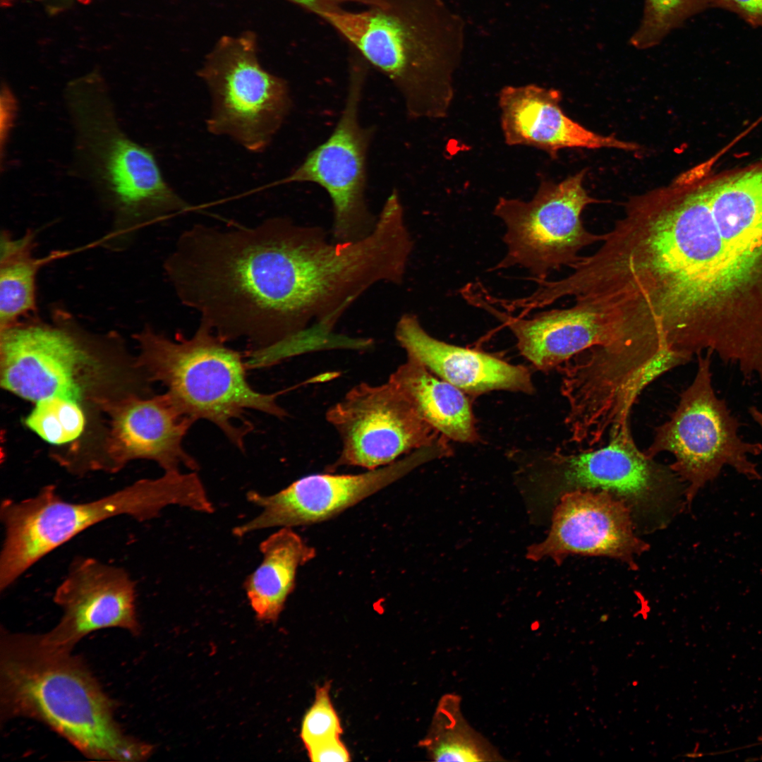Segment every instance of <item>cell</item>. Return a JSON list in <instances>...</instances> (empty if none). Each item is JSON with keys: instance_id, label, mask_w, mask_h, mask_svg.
<instances>
[{"instance_id": "cell-1", "label": "cell", "mask_w": 762, "mask_h": 762, "mask_svg": "<svg viewBox=\"0 0 762 762\" xmlns=\"http://www.w3.org/2000/svg\"><path fill=\"white\" fill-rule=\"evenodd\" d=\"M40 635L1 633V718L26 717L94 760L142 761L152 746L126 734L114 704L84 662Z\"/></svg>"}, {"instance_id": "cell-2", "label": "cell", "mask_w": 762, "mask_h": 762, "mask_svg": "<svg viewBox=\"0 0 762 762\" xmlns=\"http://www.w3.org/2000/svg\"><path fill=\"white\" fill-rule=\"evenodd\" d=\"M325 19L402 97L412 119L444 116L452 97V75L464 44V23L442 0H360Z\"/></svg>"}, {"instance_id": "cell-3", "label": "cell", "mask_w": 762, "mask_h": 762, "mask_svg": "<svg viewBox=\"0 0 762 762\" xmlns=\"http://www.w3.org/2000/svg\"><path fill=\"white\" fill-rule=\"evenodd\" d=\"M64 97L74 130L77 170L113 215L105 245L122 248L144 226L192 210L164 179L153 152L122 129L101 80L92 75L75 80Z\"/></svg>"}, {"instance_id": "cell-4", "label": "cell", "mask_w": 762, "mask_h": 762, "mask_svg": "<svg viewBox=\"0 0 762 762\" xmlns=\"http://www.w3.org/2000/svg\"><path fill=\"white\" fill-rule=\"evenodd\" d=\"M169 505L206 512L210 500L195 472L165 471L141 479L97 500H64L56 487H43L34 497L5 499L0 507L4 540L0 555V590H6L28 569L71 539L104 520L128 516L144 521Z\"/></svg>"}, {"instance_id": "cell-5", "label": "cell", "mask_w": 762, "mask_h": 762, "mask_svg": "<svg viewBox=\"0 0 762 762\" xmlns=\"http://www.w3.org/2000/svg\"><path fill=\"white\" fill-rule=\"evenodd\" d=\"M134 339L140 350L137 366L151 380L163 384L185 414L214 424L241 450L253 430L248 411L277 418L287 415L277 404V394L251 387L245 356L202 322L190 337L180 332L169 338L146 326Z\"/></svg>"}, {"instance_id": "cell-6", "label": "cell", "mask_w": 762, "mask_h": 762, "mask_svg": "<svg viewBox=\"0 0 762 762\" xmlns=\"http://www.w3.org/2000/svg\"><path fill=\"white\" fill-rule=\"evenodd\" d=\"M710 351L698 353L697 370L683 392L676 410L656 428L653 441L644 452L653 459L663 452L675 461L670 469L685 485V502H692L698 491L713 481L727 466L749 480L761 478L751 459L762 453V444L744 440L741 425L712 382Z\"/></svg>"}, {"instance_id": "cell-7", "label": "cell", "mask_w": 762, "mask_h": 762, "mask_svg": "<svg viewBox=\"0 0 762 762\" xmlns=\"http://www.w3.org/2000/svg\"><path fill=\"white\" fill-rule=\"evenodd\" d=\"M257 51L253 33L225 36L198 72L211 99L208 132L252 152L270 146L293 105L287 82L261 66Z\"/></svg>"}, {"instance_id": "cell-8", "label": "cell", "mask_w": 762, "mask_h": 762, "mask_svg": "<svg viewBox=\"0 0 762 762\" xmlns=\"http://www.w3.org/2000/svg\"><path fill=\"white\" fill-rule=\"evenodd\" d=\"M586 170L559 183L542 181L530 201L500 198L494 214L506 226V255L496 269L519 266L536 281L546 280L553 271L572 267L586 247L601 242L603 234L588 230L582 213L600 201L583 186Z\"/></svg>"}, {"instance_id": "cell-9", "label": "cell", "mask_w": 762, "mask_h": 762, "mask_svg": "<svg viewBox=\"0 0 762 762\" xmlns=\"http://www.w3.org/2000/svg\"><path fill=\"white\" fill-rule=\"evenodd\" d=\"M365 75L361 66H352L344 105L331 134L287 176L272 184L312 183L322 188L332 202V232L337 243L365 238L377 219L365 198L368 154L375 129L364 126L359 118Z\"/></svg>"}, {"instance_id": "cell-10", "label": "cell", "mask_w": 762, "mask_h": 762, "mask_svg": "<svg viewBox=\"0 0 762 762\" xmlns=\"http://www.w3.org/2000/svg\"><path fill=\"white\" fill-rule=\"evenodd\" d=\"M609 438L607 445L596 449L557 452L550 456L545 480L549 499L559 500L576 490L606 491L623 500L634 517L658 515L684 495L679 492L683 483L670 468L638 449L629 425Z\"/></svg>"}, {"instance_id": "cell-11", "label": "cell", "mask_w": 762, "mask_h": 762, "mask_svg": "<svg viewBox=\"0 0 762 762\" xmlns=\"http://www.w3.org/2000/svg\"><path fill=\"white\" fill-rule=\"evenodd\" d=\"M326 419L341 443L332 468L353 466L375 469L444 442L389 381L356 385L329 408Z\"/></svg>"}, {"instance_id": "cell-12", "label": "cell", "mask_w": 762, "mask_h": 762, "mask_svg": "<svg viewBox=\"0 0 762 762\" xmlns=\"http://www.w3.org/2000/svg\"><path fill=\"white\" fill-rule=\"evenodd\" d=\"M51 322L38 315L1 330V385L25 399L78 401L91 356L69 312L55 308Z\"/></svg>"}, {"instance_id": "cell-13", "label": "cell", "mask_w": 762, "mask_h": 762, "mask_svg": "<svg viewBox=\"0 0 762 762\" xmlns=\"http://www.w3.org/2000/svg\"><path fill=\"white\" fill-rule=\"evenodd\" d=\"M558 500L547 537L528 548V559L548 557L560 565L572 555L607 557L637 569L635 559L650 546L636 535L631 510L623 500L590 490L567 492Z\"/></svg>"}, {"instance_id": "cell-14", "label": "cell", "mask_w": 762, "mask_h": 762, "mask_svg": "<svg viewBox=\"0 0 762 762\" xmlns=\"http://www.w3.org/2000/svg\"><path fill=\"white\" fill-rule=\"evenodd\" d=\"M431 459H433V451L423 448L390 464L358 474H311L270 495L249 491L248 501L260 507L261 512L235 527L233 533L240 537L267 528H291L322 521Z\"/></svg>"}, {"instance_id": "cell-15", "label": "cell", "mask_w": 762, "mask_h": 762, "mask_svg": "<svg viewBox=\"0 0 762 762\" xmlns=\"http://www.w3.org/2000/svg\"><path fill=\"white\" fill-rule=\"evenodd\" d=\"M54 601L63 610L57 625L40 635L46 644L71 651L95 631L117 627L136 634L135 582L122 567L87 557L75 558L56 588Z\"/></svg>"}, {"instance_id": "cell-16", "label": "cell", "mask_w": 762, "mask_h": 762, "mask_svg": "<svg viewBox=\"0 0 762 762\" xmlns=\"http://www.w3.org/2000/svg\"><path fill=\"white\" fill-rule=\"evenodd\" d=\"M98 402L110 419L104 469L117 471L135 459L153 461L164 471H178L181 466L198 469L182 444L195 421L167 393Z\"/></svg>"}, {"instance_id": "cell-17", "label": "cell", "mask_w": 762, "mask_h": 762, "mask_svg": "<svg viewBox=\"0 0 762 762\" xmlns=\"http://www.w3.org/2000/svg\"><path fill=\"white\" fill-rule=\"evenodd\" d=\"M505 143L542 150L552 157L564 148H615L634 151V143L593 132L562 110L560 92L536 85L506 86L499 94Z\"/></svg>"}, {"instance_id": "cell-18", "label": "cell", "mask_w": 762, "mask_h": 762, "mask_svg": "<svg viewBox=\"0 0 762 762\" xmlns=\"http://www.w3.org/2000/svg\"><path fill=\"white\" fill-rule=\"evenodd\" d=\"M396 340L412 357L460 390L478 395L492 390L531 394L529 371L487 353L440 341L429 334L418 317L406 313L397 322Z\"/></svg>"}, {"instance_id": "cell-19", "label": "cell", "mask_w": 762, "mask_h": 762, "mask_svg": "<svg viewBox=\"0 0 762 762\" xmlns=\"http://www.w3.org/2000/svg\"><path fill=\"white\" fill-rule=\"evenodd\" d=\"M475 304L506 325L516 337L521 353L540 370L559 367L583 351L607 344V334L599 317L576 304L541 312L530 318L501 313L480 298Z\"/></svg>"}, {"instance_id": "cell-20", "label": "cell", "mask_w": 762, "mask_h": 762, "mask_svg": "<svg viewBox=\"0 0 762 762\" xmlns=\"http://www.w3.org/2000/svg\"><path fill=\"white\" fill-rule=\"evenodd\" d=\"M388 381L440 435L461 442L478 440L471 404L464 392L437 378L416 359L407 356Z\"/></svg>"}, {"instance_id": "cell-21", "label": "cell", "mask_w": 762, "mask_h": 762, "mask_svg": "<svg viewBox=\"0 0 762 762\" xmlns=\"http://www.w3.org/2000/svg\"><path fill=\"white\" fill-rule=\"evenodd\" d=\"M263 560L246 580L245 589L257 617L275 621L292 592L298 568L315 556L291 527H282L260 544Z\"/></svg>"}, {"instance_id": "cell-22", "label": "cell", "mask_w": 762, "mask_h": 762, "mask_svg": "<svg viewBox=\"0 0 762 762\" xmlns=\"http://www.w3.org/2000/svg\"><path fill=\"white\" fill-rule=\"evenodd\" d=\"M36 233L28 229L15 238L6 230L0 241V329L37 316L36 279L42 266L68 255L56 251L44 258L35 255Z\"/></svg>"}, {"instance_id": "cell-23", "label": "cell", "mask_w": 762, "mask_h": 762, "mask_svg": "<svg viewBox=\"0 0 762 762\" xmlns=\"http://www.w3.org/2000/svg\"><path fill=\"white\" fill-rule=\"evenodd\" d=\"M422 746L436 761H490L499 756L465 720L460 698L454 694H446L440 699Z\"/></svg>"}, {"instance_id": "cell-24", "label": "cell", "mask_w": 762, "mask_h": 762, "mask_svg": "<svg viewBox=\"0 0 762 762\" xmlns=\"http://www.w3.org/2000/svg\"><path fill=\"white\" fill-rule=\"evenodd\" d=\"M373 340L337 334L328 329L315 326L290 338L245 354L248 368H267L291 356L311 351L332 348L368 349Z\"/></svg>"}, {"instance_id": "cell-25", "label": "cell", "mask_w": 762, "mask_h": 762, "mask_svg": "<svg viewBox=\"0 0 762 762\" xmlns=\"http://www.w3.org/2000/svg\"><path fill=\"white\" fill-rule=\"evenodd\" d=\"M714 0H645L642 19L631 45L646 49L659 44L689 18L713 6Z\"/></svg>"}, {"instance_id": "cell-26", "label": "cell", "mask_w": 762, "mask_h": 762, "mask_svg": "<svg viewBox=\"0 0 762 762\" xmlns=\"http://www.w3.org/2000/svg\"><path fill=\"white\" fill-rule=\"evenodd\" d=\"M25 423L45 441L61 445L79 437L85 417L77 401L54 397L37 401Z\"/></svg>"}, {"instance_id": "cell-27", "label": "cell", "mask_w": 762, "mask_h": 762, "mask_svg": "<svg viewBox=\"0 0 762 762\" xmlns=\"http://www.w3.org/2000/svg\"><path fill=\"white\" fill-rule=\"evenodd\" d=\"M329 691L327 684L318 687L315 701L305 715L301 736L306 747L329 738L339 737L342 732Z\"/></svg>"}, {"instance_id": "cell-28", "label": "cell", "mask_w": 762, "mask_h": 762, "mask_svg": "<svg viewBox=\"0 0 762 762\" xmlns=\"http://www.w3.org/2000/svg\"><path fill=\"white\" fill-rule=\"evenodd\" d=\"M310 758L315 762H344L349 754L339 737L329 738L306 747Z\"/></svg>"}, {"instance_id": "cell-29", "label": "cell", "mask_w": 762, "mask_h": 762, "mask_svg": "<svg viewBox=\"0 0 762 762\" xmlns=\"http://www.w3.org/2000/svg\"><path fill=\"white\" fill-rule=\"evenodd\" d=\"M713 6L737 14L753 26L762 27V0H714Z\"/></svg>"}, {"instance_id": "cell-30", "label": "cell", "mask_w": 762, "mask_h": 762, "mask_svg": "<svg viewBox=\"0 0 762 762\" xmlns=\"http://www.w3.org/2000/svg\"><path fill=\"white\" fill-rule=\"evenodd\" d=\"M303 8L318 13L320 10L330 4L334 0H287Z\"/></svg>"}, {"instance_id": "cell-31", "label": "cell", "mask_w": 762, "mask_h": 762, "mask_svg": "<svg viewBox=\"0 0 762 762\" xmlns=\"http://www.w3.org/2000/svg\"><path fill=\"white\" fill-rule=\"evenodd\" d=\"M749 413L762 430V411L756 406H750Z\"/></svg>"}]
</instances>
